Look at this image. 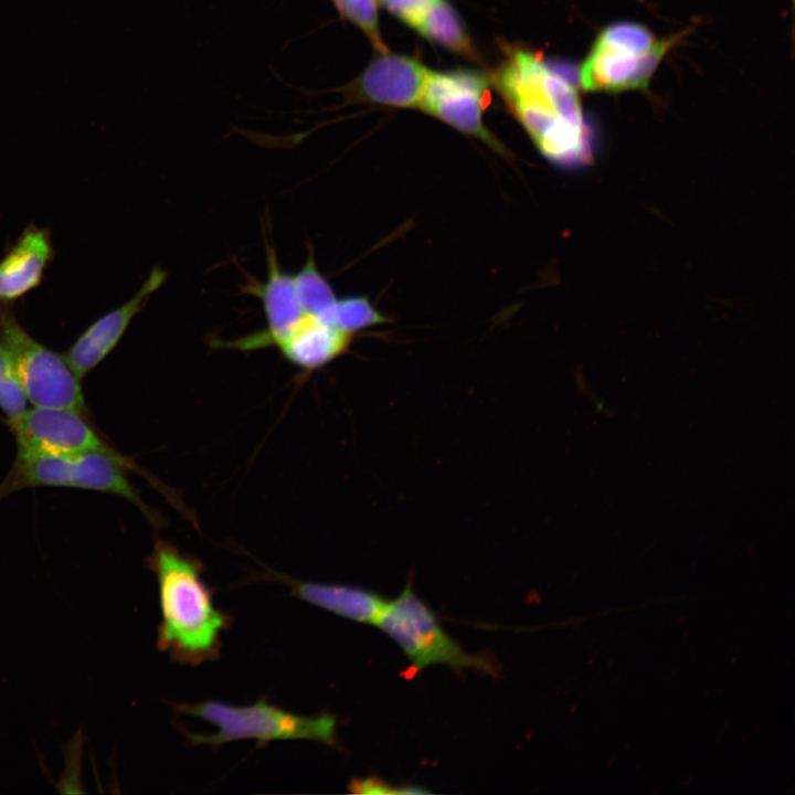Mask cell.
<instances>
[{
	"label": "cell",
	"mask_w": 795,
	"mask_h": 795,
	"mask_svg": "<svg viewBox=\"0 0 795 795\" xmlns=\"http://www.w3.org/2000/svg\"><path fill=\"white\" fill-rule=\"evenodd\" d=\"M496 84L540 152L562 168H580L592 160V138L574 76L548 61L515 50L496 74Z\"/></svg>",
	"instance_id": "cell-1"
},
{
	"label": "cell",
	"mask_w": 795,
	"mask_h": 795,
	"mask_svg": "<svg viewBox=\"0 0 795 795\" xmlns=\"http://www.w3.org/2000/svg\"><path fill=\"white\" fill-rule=\"evenodd\" d=\"M147 565L158 583L160 623L157 647L182 665L219 657L230 616L218 608L202 577V564L168 541L157 540Z\"/></svg>",
	"instance_id": "cell-2"
},
{
	"label": "cell",
	"mask_w": 795,
	"mask_h": 795,
	"mask_svg": "<svg viewBox=\"0 0 795 795\" xmlns=\"http://www.w3.org/2000/svg\"><path fill=\"white\" fill-rule=\"evenodd\" d=\"M144 475L159 490L173 495L155 477L120 455L107 453H83L75 455H50L17 457L6 477L0 483V501L25 488L62 487L94 490L118 496L135 507L153 527L163 523L161 516L149 507L140 492L129 481L126 470Z\"/></svg>",
	"instance_id": "cell-3"
},
{
	"label": "cell",
	"mask_w": 795,
	"mask_h": 795,
	"mask_svg": "<svg viewBox=\"0 0 795 795\" xmlns=\"http://www.w3.org/2000/svg\"><path fill=\"white\" fill-rule=\"evenodd\" d=\"M173 708L216 728L212 734L187 732L186 736L193 745L220 746L245 739L262 745L279 740H310L332 748L338 745L337 718L330 713L304 716L265 699L247 706L208 700L174 703Z\"/></svg>",
	"instance_id": "cell-4"
},
{
	"label": "cell",
	"mask_w": 795,
	"mask_h": 795,
	"mask_svg": "<svg viewBox=\"0 0 795 795\" xmlns=\"http://www.w3.org/2000/svg\"><path fill=\"white\" fill-rule=\"evenodd\" d=\"M374 626L399 645L415 671L444 665L457 672L471 669L491 676L498 674L492 656L470 654L446 633L410 582L395 598L386 601Z\"/></svg>",
	"instance_id": "cell-5"
},
{
	"label": "cell",
	"mask_w": 795,
	"mask_h": 795,
	"mask_svg": "<svg viewBox=\"0 0 795 795\" xmlns=\"http://www.w3.org/2000/svg\"><path fill=\"white\" fill-rule=\"evenodd\" d=\"M672 42L656 38L638 23L611 24L600 33L583 62L580 84L589 92L645 88Z\"/></svg>",
	"instance_id": "cell-6"
},
{
	"label": "cell",
	"mask_w": 795,
	"mask_h": 795,
	"mask_svg": "<svg viewBox=\"0 0 795 795\" xmlns=\"http://www.w3.org/2000/svg\"><path fill=\"white\" fill-rule=\"evenodd\" d=\"M0 346L9 354L26 399L33 406L86 413L81 379L66 357L33 338L8 304H0Z\"/></svg>",
	"instance_id": "cell-7"
},
{
	"label": "cell",
	"mask_w": 795,
	"mask_h": 795,
	"mask_svg": "<svg viewBox=\"0 0 795 795\" xmlns=\"http://www.w3.org/2000/svg\"><path fill=\"white\" fill-rule=\"evenodd\" d=\"M8 424L15 438L17 457L117 453L74 410L34 406Z\"/></svg>",
	"instance_id": "cell-8"
},
{
	"label": "cell",
	"mask_w": 795,
	"mask_h": 795,
	"mask_svg": "<svg viewBox=\"0 0 795 795\" xmlns=\"http://www.w3.org/2000/svg\"><path fill=\"white\" fill-rule=\"evenodd\" d=\"M489 97V81L483 73L428 70L418 107L505 155L504 146L483 121V110Z\"/></svg>",
	"instance_id": "cell-9"
},
{
	"label": "cell",
	"mask_w": 795,
	"mask_h": 795,
	"mask_svg": "<svg viewBox=\"0 0 795 795\" xmlns=\"http://www.w3.org/2000/svg\"><path fill=\"white\" fill-rule=\"evenodd\" d=\"M167 277L168 273L163 268L155 266L134 296L100 316L77 337L65 357L81 380L115 349L130 322Z\"/></svg>",
	"instance_id": "cell-10"
},
{
	"label": "cell",
	"mask_w": 795,
	"mask_h": 795,
	"mask_svg": "<svg viewBox=\"0 0 795 795\" xmlns=\"http://www.w3.org/2000/svg\"><path fill=\"white\" fill-rule=\"evenodd\" d=\"M267 276L264 282L248 283L246 293L259 298L266 319V329L225 344L239 350H255L277 346L305 317L300 307L294 276L285 272L275 248H266Z\"/></svg>",
	"instance_id": "cell-11"
},
{
	"label": "cell",
	"mask_w": 795,
	"mask_h": 795,
	"mask_svg": "<svg viewBox=\"0 0 795 795\" xmlns=\"http://www.w3.org/2000/svg\"><path fill=\"white\" fill-rule=\"evenodd\" d=\"M428 70L414 59L382 53L361 74L354 92L373 103L418 107Z\"/></svg>",
	"instance_id": "cell-12"
},
{
	"label": "cell",
	"mask_w": 795,
	"mask_h": 795,
	"mask_svg": "<svg viewBox=\"0 0 795 795\" xmlns=\"http://www.w3.org/2000/svg\"><path fill=\"white\" fill-rule=\"evenodd\" d=\"M52 257L50 232L28 226L0 259V304L14 301L36 288Z\"/></svg>",
	"instance_id": "cell-13"
},
{
	"label": "cell",
	"mask_w": 795,
	"mask_h": 795,
	"mask_svg": "<svg viewBox=\"0 0 795 795\" xmlns=\"http://www.w3.org/2000/svg\"><path fill=\"white\" fill-rule=\"evenodd\" d=\"M278 576L293 595L353 622L375 625L386 604L380 594L364 587Z\"/></svg>",
	"instance_id": "cell-14"
},
{
	"label": "cell",
	"mask_w": 795,
	"mask_h": 795,
	"mask_svg": "<svg viewBox=\"0 0 795 795\" xmlns=\"http://www.w3.org/2000/svg\"><path fill=\"white\" fill-rule=\"evenodd\" d=\"M351 340V333L305 315L276 347L293 365L315 371L344 354Z\"/></svg>",
	"instance_id": "cell-15"
},
{
	"label": "cell",
	"mask_w": 795,
	"mask_h": 795,
	"mask_svg": "<svg viewBox=\"0 0 795 795\" xmlns=\"http://www.w3.org/2000/svg\"><path fill=\"white\" fill-rule=\"evenodd\" d=\"M414 30L441 46L476 60L465 24L448 0H428Z\"/></svg>",
	"instance_id": "cell-16"
},
{
	"label": "cell",
	"mask_w": 795,
	"mask_h": 795,
	"mask_svg": "<svg viewBox=\"0 0 795 795\" xmlns=\"http://www.w3.org/2000/svg\"><path fill=\"white\" fill-rule=\"evenodd\" d=\"M293 276L304 314L327 322L338 298L328 279L317 267L311 250L301 268Z\"/></svg>",
	"instance_id": "cell-17"
},
{
	"label": "cell",
	"mask_w": 795,
	"mask_h": 795,
	"mask_svg": "<svg viewBox=\"0 0 795 795\" xmlns=\"http://www.w3.org/2000/svg\"><path fill=\"white\" fill-rule=\"evenodd\" d=\"M327 322L353 335L372 326L388 322V317L380 312L364 296H349L337 299Z\"/></svg>",
	"instance_id": "cell-18"
},
{
	"label": "cell",
	"mask_w": 795,
	"mask_h": 795,
	"mask_svg": "<svg viewBox=\"0 0 795 795\" xmlns=\"http://www.w3.org/2000/svg\"><path fill=\"white\" fill-rule=\"evenodd\" d=\"M26 395L14 365L0 346V410L13 420L26 410Z\"/></svg>",
	"instance_id": "cell-19"
},
{
	"label": "cell",
	"mask_w": 795,
	"mask_h": 795,
	"mask_svg": "<svg viewBox=\"0 0 795 795\" xmlns=\"http://www.w3.org/2000/svg\"><path fill=\"white\" fill-rule=\"evenodd\" d=\"M339 12L354 23L370 39L380 53H386L378 23L377 0H332Z\"/></svg>",
	"instance_id": "cell-20"
},
{
	"label": "cell",
	"mask_w": 795,
	"mask_h": 795,
	"mask_svg": "<svg viewBox=\"0 0 795 795\" xmlns=\"http://www.w3.org/2000/svg\"><path fill=\"white\" fill-rule=\"evenodd\" d=\"M348 788L354 794L388 795V794H423L428 791L415 785H392L380 777L367 776L364 778H352Z\"/></svg>",
	"instance_id": "cell-21"
},
{
	"label": "cell",
	"mask_w": 795,
	"mask_h": 795,
	"mask_svg": "<svg viewBox=\"0 0 795 795\" xmlns=\"http://www.w3.org/2000/svg\"><path fill=\"white\" fill-rule=\"evenodd\" d=\"M395 17L415 29L428 0H380Z\"/></svg>",
	"instance_id": "cell-22"
}]
</instances>
